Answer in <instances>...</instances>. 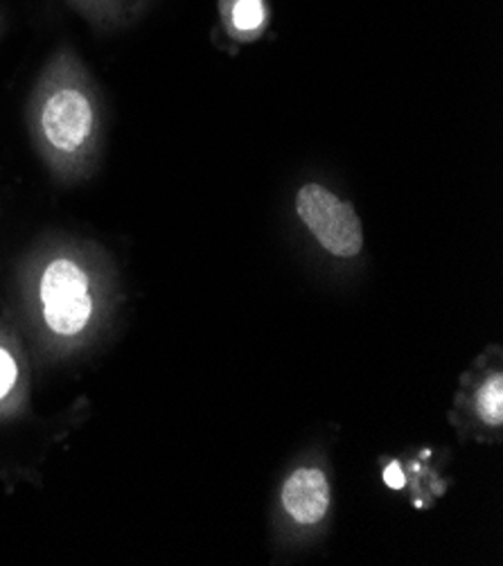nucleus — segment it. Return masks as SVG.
Here are the masks:
<instances>
[{
	"label": "nucleus",
	"mask_w": 503,
	"mask_h": 566,
	"mask_svg": "<svg viewBox=\"0 0 503 566\" xmlns=\"http://www.w3.org/2000/svg\"><path fill=\"white\" fill-rule=\"evenodd\" d=\"M41 321L60 338L80 336L95 314L91 275L73 258H54L39 277Z\"/></svg>",
	"instance_id": "1"
},
{
	"label": "nucleus",
	"mask_w": 503,
	"mask_h": 566,
	"mask_svg": "<svg viewBox=\"0 0 503 566\" xmlns=\"http://www.w3.org/2000/svg\"><path fill=\"white\" fill-rule=\"evenodd\" d=\"M296 210L318 244L337 258H353L364 249L361 221L355 210L318 184H307L296 195Z\"/></svg>",
	"instance_id": "2"
},
{
	"label": "nucleus",
	"mask_w": 503,
	"mask_h": 566,
	"mask_svg": "<svg viewBox=\"0 0 503 566\" xmlns=\"http://www.w3.org/2000/svg\"><path fill=\"white\" fill-rule=\"evenodd\" d=\"M41 132L52 149L80 151L93 134V104L77 88H60L48 95L41 108Z\"/></svg>",
	"instance_id": "3"
},
{
	"label": "nucleus",
	"mask_w": 503,
	"mask_h": 566,
	"mask_svg": "<svg viewBox=\"0 0 503 566\" xmlns=\"http://www.w3.org/2000/svg\"><path fill=\"white\" fill-rule=\"evenodd\" d=\"M285 511L303 526L318 524L329 507V485L318 470L294 472L283 488Z\"/></svg>",
	"instance_id": "4"
},
{
	"label": "nucleus",
	"mask_w": 503,
	"mask_h": 566,
	"mask_svg": "<svg viewBox=\"0 0 503 566\" xmlns=\"http://www.w3.org/2000/svg\"><path fill=\"white\" fill-rule=\"evenodd\" d=\"M479 413L483 422L499 427L503 422V377L492 375L479 390Z\"/></svg>",
	"instance_id": "5"
},
{
	"label": "nucleus",
	"mask_w": 503,
	"mask_h": 566,
	"mask_svg": "<svg viewBox=\"0 0 503 566\" xmlns=\"http://www.w3.org/2000/svg\"><path fill=\"white\" fill-rule=\"evenodd\" d=\"M19 384V364L8 346L0 344V405L14 392Z\"/></svg>",
	"instance_id": "6"
},
{
	"label": "nucleus",
	"mask_w": 503,
	"mask_h": 566,
	"mask_svg": "<svg viewBox=\"0 0 503 566\" xmlns=\"http://www.w3.org/2000/svg\"><path fill=\"white\" fill-rule=\"evenodd\" d=\"M233 21H235V28L244 32L260 28L264 21L262 0H238L233 10Z\"/></svg>",
	"instance_id": "7"
},
{
	"label": "nucleus",
	"mask_w": 503,
	"mask_h": 566,
	"mask_svg": "<svg viewBox=\"0 0 503 566\" xmlns=\"http://www.w3.org/2000/svg\"><path fill=\"white\" fill-rule=\"evenodd\" d=\"M384 481H386L388 488H396V490L405 488V474H402L400 465H396V463L388 465L386 472H384Z\"/></svg>",
	"instance_id": "8"
}]
</instances>
